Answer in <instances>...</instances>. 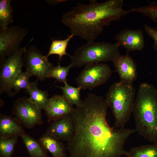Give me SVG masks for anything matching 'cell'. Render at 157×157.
<instances>
[{
	"instance_id": "cell-1",
	"label": "cell",
	"mask_w": 157,
	"mask_h": 157,
	"mask_svg": "<svg viewBox=\"0 0 157 157\" xmlns=\"http://www.w3.org/2000/svg\"><path fill=\"white\" fill-rule=\"evenodd\" d=\"M108 106L102 97L89 94L70 115L74 128L66 149L70 157L126 156L125 142L135 129L115 128L106 118Z\"/></svg>"
},
{
	"instance_id": "cell-2",
	"label": "cell",
	"mask_w": 157,
	"mask_h": 157,
	"mask_svg": "<svg viewBox=\"0 0 157 157\" xmlns=\"http://www.w3.org/2000/svg\"><path fill=\"white\" fill-rule=\"evenodd\" d=\"M123 0H108L99 3L90 0L81 3L63 13L61 22L70 29L71 34L89 41H94L104 27L126 15L130 12L123 9Z\"/></svg>"
},
{
	"instance_id": "cell-3",
	"label": "cell",
	"mask_w": 157,
	"mask_h": 157,
	"mask_svg": "<svg viewBox=\"0 0 157 157\" xmlns=\"http://www.w3.org/2000/svg\"><path fill=\"white\" fill-rule=\"evenodd\" d=\"M132 113L136 132L157 143V89L153 85L147 83L140 85Z\"/></svg>"
},
{
	"instance_id": "cell-4",
	"label": "cell",
	"mask_w": 157,
	"mask_h": 157,
	"mask_svg": "<svg viewBox=\"0 0 157 157\" xmlns=\"http://www.w3.org/2000/svg\"><path fill=\"white\" fill-rule=\"evenodd\" d=\"M136 90L133 83L121 81L110 87L105 99L114 116V127H124L132 113Z\"/></svg>"
},
{
	"instance_id": "cell-5",
	"label": "cell",
	"mask_w": 157,
	"mask_h": 157,
	"mask_svg": "<svg viewBox=\"0 0 157 157\" xmlns=\"http://www.w3.org/2000/svg\"><path fill=\"white\" fill-rule=\"evenodd\" d=\"M119 45L102 42H88L77 48L70 56L71 64L74 67H81L92 64L112 61L120 54Z\"/></svg>"
},
{
	"instance_id": "cell-6",
	"label": "cell",
	"mask_w": 157,
	"mask_h": 157,
	"mask_svg": "<svg viewBox=\"0 0 157 157\" xmlns=\"http://www.w3.org/2000/svg\"><path fill=\"white\" fill-rule=\"evenodd\" d=\"M26 49L21 47L0 62V92L13 96L10 85L16 76L21 72L24 65L23 57Z\"/></svg>"
},
{
	"instance_id": "cell-7",
	"label": "cell",
	"mask_w": 157,
	"mask_h": 157,
	"mask_svg": "<svg viewBox=\"0 0 157 157\" xmlns=\"http://www.w3.org/2000/svg\"><path fill=\"white\" fill-rule=\"evenodd\" d=\"M112 71L110 67L103 63L85 65L76 79V83L82 89L92 90L106 83L110 78Z\"/></svg>"
},
{
	"instance_id": "cell-8",
	"label": "cell",
	"mask_w": 157,
	"mask_h": 157,
	"mask_svg": "<svg viewBox=\"0 0 157 157\" xmlns=\"http://www.w3.org/2000/svg\"><path fill=\"white\" fill-rule=\"evenodd\" d=\"M23 59L26 71L31 76H35L40 81L48 77L54 67L48 58L34 46H31L26 50Z\"/></svg>"
},
{
	"instance_id": "cell-9",
	"label": "cell",
	"mask_w": 157,
	"mask_h": 157,
	"mask_svg": "<svg viewBox=\"0 0 157 157\" xmlns=\"http://www.w3.org/2000/svg\"><path fill=\"white\" fill-rule=\"evenodd\" d=\"M12 113L26 128H32L43 122L41 110L26 97H21L15 101Z\"/></svg>"
},
{
	"instance_id": "cell-10",
	"label": "cell",
	"mask_w": 157,
	"mask_h": 157,
	"mask_svg": "<svg viewBox=\"0 0 157 157\" xmlns=\"http://www.w3.org/2000/svg\"><path fill=\"white\" fill-rule=\"evenodd\" d=\"M28 33L27 30L18 26L0 30V62L19 50Z\"/></svg>"
},
{
	"instance_id": "cell-11",
	"label": "cell",
	"mask_w": 157,
	"mask_h": 157,
	"mask_svg": "<svg viewBox=\"0 0 157 157\" xmlns=\"http://www.w3.org/2000/svg\"><path fill=\"white\" fill-rule=\"evenodd\" d=\"M115 39L119 46L125 48L127 53L135 51H141L144 47V39L143 31L126 29L121 31L117 34Z\"/></svg>"
},
{
	"instance_id": "cell-12",
	"label": "cell",
	"mask_w": 157,
	"mask_h": 157,
	"mask_svg": "<svg viewBox=\"0 0 157 157\" xmlns=\"http://www.w3.org/2000/svg\"><path fill=\"white\" fill-rule=\"evenodd\" d=\"M74 108L62 95H55L49 98V104L44 110L48 121H53L70 115Z\"/></svg>"
},
{
	"instance_id": "cell-13",
	"label": "cell",
	"mask_w": 157,
	"mask_h": 157,
	"mask_svg": "<svg viewBox=\"0 0 157 157\" xmlns=\"http://www.w3.org/2000/svg\"><path fill=\"white\" fill-rule=\"evenodd\" d=\"M113 62L120 81L133 83L136 80L137 77L136 65L128 53L124 55L120 54Z\"/></svg>"
},
{
	"instance_id": "cell-14",
	"label": "cell",
	"mask_w": 157,
	"mask_h": 157,
	"mask_svg": "<svg viewBox=\"0 0 157 157\" xmlns=\"http://www.w3.org/2000/svg\"><path fill=\"white\" fill-rule=\"evenodd\" d=\"M74 132L73 122L70 115L51 122L46 133L62 141L68 142Z\"/></svg>"
},
{
	"instance_id": "cell-15",
	"label": "cell",
	"mask_w": 157,
	"mask_h": 157,
	"mask_svg": "<svg viewBox=\"0 0 157 157\" xmlns=\"http://www.w3.org/2000/svg\"><path fill=\"white\" fill-rule=\"evenodd\" d=\"M22 125L15 117L0 115V138L20 137L25 133Z\"/></svg>"
},
{
	"instance_id": "cell-16",
	"label": "cell",
	"mask_w": 157,
	"mask_h": 157,
	"mask_svg": "<svg viewBox=\"0 0 157 157\" xmlns=\"http://www.w3.org/2000/svg\"><path fill=\"white\" fill-rule=\"evenodd\" d=\"M38 141L53 157H66V148L61 141L46 133L42 135Z\"/></svg>"
},
{
	"instance_id": "cell-17",
	"label": "cell",
	"mask_w": 157,
	"mask_h": 157,
	"mask_svg": "<svg viewBox=\"0 0 157 157\" xmlns=\"http://www.w3.org/2000/svg\"><path fill=\"white\" fill-rule=\"evenodd\" d=\"M26 90L29 95L28 98L40 110H44L49 101L47 92L40 90L38 88L37 81L31 82Z\"/></svg>"
},
{
	"instance_id": "cell-18",
	"label": "cell",
	"mask_w": 157,
	"mask_h": 157,
	"mask_svg": "<svg viewBox=\"0 0 157 157\" xmlns=\"http://www.w3.org/2000/svg\"><path fill=\"white\" fill-rule=\"evenodd\" d=\"M21 137L31 157H49L38 141L25 133Z\"/></svg>"
},
{
	"instance_id": "cell-19",
	"label": "cell",
	"mask_w": 157,
	"mask_h": 157,
	"mask_svg": "<svg viewBox=\"0 0 157 157\" xmlns=\"http://www.w3.org/2000/svg\"><path fill=\"white\" fill-rule=\"evenodd\" d=\"M64 86L58 87L62 91L63 96L72 106H76L81 105L83 101L81 99L80 91L82 89L80 87H73L69 85L67 82Z\"/></svg>"
},
{
	"instance_id": "cell-20",
	"label": "cell",
	"mask_w": 157,
	"mask_h": 157,
	"mask_svg": "<svg viewBox=\"0 0 157 157\" xmlns=\"http://www.w3.org/2000/svg\"><path fill=\"white\" fill-rule=\"evenodd\" d=\"M11 0H0V30L7 28L8 25L13 22V11L11 6Z\"/></svg>"
},
{
	"instance_id": "cell-21",
	"label": "cell",
	"mask_w": 157,
	"mask_h": 157,
	"mask_svg": "<svg viewBox=\"0 0 157 157\" xmlns=\"http://www.w3.org/2000/svg\"><path fill=\"white\" fill-rule=\"evenodd\" d=\"M127 157H157V143L137 146L128 151Z\"/></svg>"
},
{
	"instance_id": "cell-22",
	"label": "cell",
	"mask_w": 157,
	"mask_h": 157,
	"mask_svg": "<svg viewBox=\"0 0 157 157\" xmlns=\"http://www.w3.org/2000/svg\"><path fill=\"white\" fill-rule=\"evenodd\" d=\"M74 36V35L71 34L65 40H53L46 57L48 58L51 55H57L59 56L60 60L64 56L67 55L70 57V56L67 53L66 50L69 40Z\"/></svg>"
},
{
	"instance_id": "cell-23",
	"label": "cell",
	"mask_w": 157,
	"mask_h": 157,
	"mask_svg": "<svg viewBox=\"0 0 157 157\" xmlns=\"http://www.w3.org/2000/svg\"><path fill=\"white\" fill-rule=\"evenodd\" d=\"M31 76L26 71L20 72L13 79L10 85L11 89H13L15 92H17L22 89L26 90L31 83L29 79Z\"/></svg>"
},
{
	"instance_id": "cell-24",
	"label": "cell",
	"mask_w": 157,
	"mask_h": 157,
	"mask_svg": "<svg viewBox=\"0 0 157 157\" xmlns=\"http://www.w3.org/2000/svg\"><path fill=\"white\" fill-rule=\"evenodd\" d=\"M17 138V137L0 138L1 157H11Z\"/></svg>"
},
{
	"instance_id": "cell-25",
	"label": "cell",
	"mask_w": 157,
	"mask_h": 157,
	"mask_svg": "<svg viewBox=\"0 0 157 157\" xmlns=\"http://www.w3.org/2000/svg\"><path fill=\"white\" fill-rule=\"evenodd\" d=\"M129 11L130 12L142 13L157 23V3L156 2H152L147 6L132 8Z\"/></svg>"
},
{
	"instance_id": "cell-26",
	"label": "cell",
	"mask_w": 157,
	"mask_h": 157,
	"mask_svg": "<svg viewBox=\"0 0 157 157\" xmlns=\"http://www.w3.org/2000/svg\"><path fill=\"white\" fill-rule=\"evenodd\" d=\"M73 67L72 64L66 66H61L59 64L54 67L50 71L48 78L56 79L59 82L65 83L67 82V77L70 69Z\"/></svg>"
},
{
	"instance_id": "cell-27",
	"label": "cell",
	"mask_w": 157,
	"mask_h": 157,
	"mask_svg": "<svg viewBox=\"0 0 157 157\" xmlns=\"http://www.w3.org/2000/svg\"><path fill=\"white\" fill-rule=\"evenodd\" d=\"M144 27L145 32L153 40L154 49L157 51V29L146 24L144 25Z\"/></svg>"
},
{
	"instance_id": "cell-28",
	"label": "cell",
	"mask_w": 157,
	"mask_h": 157,
	"mask_svg": "<svg viewBox=\"0 0 157 157\" xmlns=\"http://www.w3.org/2000/svg\"><path fill=\"white\" fill-rule=\"evenodd\" d=\"M66 1L67 0H47L46 1V2L49 4L54 6L58 3Z\"/></svg>"
}]
</instances>
